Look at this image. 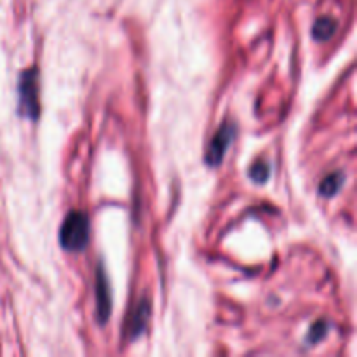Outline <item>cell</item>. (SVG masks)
Here are the masks:
<instances>
[{
    "instance_id": "1",
    "label": "cell",
    "mask_w": 357,
    "mask_h": 357,
    "mask_svg": "<svg viewBox=\"0 0 357 357\" xmlns=\"http://www.w3.org/2000/svg\"><path fill=\"white\" fill-rule=\"evenodd\" d=\"M89 242V219L82 211L68 213L60 229V244L67 251H81Z\"/></svg>"
},
{
    "instance_id": "2",
    "label": "cell",
    "mask_w": 357,
    "mask_h": 357,
    "mask_svg": "<svg viewBox=\"0 0 357 357\" xmlns=\"http://www.w3.org/2000/svg\"><path fill=\"white\" fill-rule=\"evenodd\" d=\"M18 106L19 113L30 121H37L40 115L39 103V70L30 68L19 77L18 84Z\"/></svg>"
},
{
    "instance_id": "3",
    "label": "cell",
    "mask_w": 357,
    "mask_h": 357,
    "mask_svg": "<svg viewBox=\"0 0 357 357\" xmlns=\"http://www.w3.org/2000/svg\"><path fill=\"white\" fill-rule=\"evenodd\" d=\"M233 136H235V126L232 122H225L222 124V128L216 131L215 138L209 143L208 150H206V164L211 167H216L222 164L223 157H225L226 150H229V145L232 143Z\"/></svg>"
},
{
    "instance_id": "4",
    "label": "cell",
    "mask_w": 357,
    "mask_h": 357,
    "mask_svg": "<svg viewBox=\"0 0 357 357\" xmlns=\"http://www.w3.org/2000/svg\"><path fill=\"white\" fill-rule=\"evenodd\" d=\"M96 314L101 324H105L112 314V290L101 265L98 267V274H96Z\"/></svg>"
},
{
    "instance_id": "5",
    "label": "cell",
    "mask_w": 357,
    "mask_h": 357,
    "mask_svg": "<svg viewBox=\"0 0 357 357\" xmlns=\"http://www.w3.org/2000/svg\"><path fill=\"white\" fill-rule=\"evenodd\" d=\"M149 314H150V305L147 300H142L135 307V310L131 312L128 319V324H126V333H128L129 338H136V336L142 335L147 328V322H149Z\"/></svg>"
},
{
    "instance_id": "6",
    "label": "cell",
    "mask_w": 357,
    "mask_h": 357,
    "mask_svg": "<svg viewBox=\"0 0 357 357\" xmlns=\"http://www.w3.org/2000/svg\"><path fill=\"white\" fill-rule=\"evenodd\" d=\"M343 183H345V174L340 173V171H335V173L328 174L321 181V185H319V194L322 197H333V195L338 194Z\"/></svg>"
},
{
    "instance_id": "7",
    "label": "cell",
    "mask_w": 357,
    "mask_h": 357,
    "mask_svg": "<svg viewBox=\"0 0 357 357\" xmlns=\"http://www.w3.org/2000/svg\"><path fill=\"white\" fill-rule=\"evenodd\" d=\"M336 32V22L333 18H328V16H322L317 22L314 23V28H312V35H314L315 40H328L331 39L333 33Z\"/></svg>"
},
{
    "instance_id": "8",
    "label": "cell",
    "mask_w": 357,
    "mask_h": 357,
    "mask_svg": "<svg viewBox=\"0 0 357 357\" xmlns=\"http://www.w3.org/2000/svg\"><path fill=\"white\" fill-rule=\"evenodd\" d=\"M249 176L255 183H265L270 176V166L267 163H255L249 169Z\"/></svg>"
},
{
    "instance_id": "9",
    "label": "cell",
    "mask_w": 357,
    "mask_h": 357,
    "mask_svg": "<svg viewBox=\"0 0 357 357\" xmlns=\"http://www.w3.org/2000/svg\"><path fill=\"white\" fill-rule=\"evenodd\" d=\"M326 333H328V324H326V321H317L315 324H312L310 331H308L307 343L308 345H314V343L321 342L326 336Z\"/></svg>"
}]
</instances>
